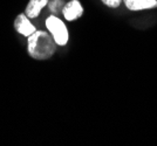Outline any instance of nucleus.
Listing matches in <instances>:
<instances>
[{
  "label": "nucleus",
  "instance_id": "obj_1",
  "mask_svg": "<svg viewBox=\"0 0 157 146\" xmlns=\"http://www.w3.org/2000/svg\"><path fill=\"white\" fill-rule=\"evenodd\" d=\"M28 54L35 60H47L56 50V42L53 36L44 31H35L27 40Z\"/></svg>",
  "mask_w": 157,
  "mask_h": 146
},
{
  "label": "nucleus",
  "instance_id": "obj_2",
  "mask_svg": "<svg viewBox=\"0 0 157 146\" xmlns=\"http://www.w3.org/2000/svg\"><path fill=\"white\" fill-rule=\"evenodd\" d=\"M46 27L48 32H51V35L53 36L54 41L56 42V45L65 46L68 42V39H69L68 29L66 27L65 22H62V20H60L56 15L53 14L47 18Z\"/></svg>",
  "mask_w": 157,
  "mask_h": 146
},
{
  "label": "nucleus",
  "instance_id": "obj_3",
  "mask_svg": "<svg viewBox=\"0 0 157 146\" xmlns=\"http://www.w3.org/2000/svg\"><path fill=\"white\" fill-rule=\"evenodd\" d=\"M14 28H15V31L19 34L24 35V36H27V38L29 35H32L36 31L34 25H32V22L29 21V18L25 13L19 14L15 18V20H14Z\"/></svg>",
  "mask_w": 157,
  "mask_h": 146
},
{
  "label": "nucleus",
  "instance_id": "obj_4",
  "mask_svg": "<svg viewBox=\"0 0 157 146\" xmlns=\"http://www.w3.org/2000/svg\"><path fill=\"white\" fill-rule=\"evenodd\" d=\"M62 14L67 21H74L82 16L83 7L78 0H72L69 2H66V5L62 8Z\"/></svg>",
  "mask_w": 157,
  "mask_h": 146
},
{
  "label": "nucleus",
  "instance_id": "obj_5",
  "mask_svg": "<svg viewBox=\"0 0 157 146\" xmlns=\"http://www.w3.org/2000/svg\"><path fill=\"white\" fill-rule=\"evenodd\" d=\"M48 1L49 0H29L26 9H25V14L29 19L36 18L41 12V9L48 5Z\"/></svg>",
  "mask_w": 157,
  "mask_h": 146
},
{
  "label": "nucleus",
  "instance_id": "obj_6",
  "mask_svg": "<svg viewBox=\"0 0 157 146\" xmlns=\"http://www.w3.org/2000/svg\"><path fill=\"white\" fill-rule=\"evenodd\" d=\"M124 4L130 11H142L157 7V0H124Z\"/></svg>",
  "mask_w": 157,
  "mask_h": 146
},
{
  "label": "nucleus",
  "instance_id": "obj_7",
  "mask_svg": "<svg viewBox=\"0 0 157 146\" xmlns=\"http://www.w3.org/2000/svg\"><path fill=\"white\" fill-rule=\"evenodd\" d=\"M65 5H66L65 0H49V1H48L49 11H51L54 15L60 13V12H62V8H63Z\"/></svg>",
  "mask_w": 157,
  "mask_h": 146
},
{
  "label": "nucleus",
  "instance_id": "obj_8",
  "mask_svg": "<svg viewBox=\"0 0 157 146\" xmlns=\"http://www.w3.org/2000/svg\"><path fill=\"white\" fill-rule=\"evenodd\" d=\"M105 6L111 7V8H116V7L120 6L121 4V0H101Z\"/></svg>",
  "mask_w": 157,
  "mask_h": 146
}]
</instances>
